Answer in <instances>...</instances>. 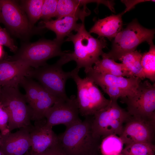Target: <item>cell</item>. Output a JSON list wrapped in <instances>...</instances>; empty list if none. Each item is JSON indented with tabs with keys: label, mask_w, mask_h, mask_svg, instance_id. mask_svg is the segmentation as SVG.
I'll return each mask as SVG.
<instances>
[{
	"label": "cell",
	"mask_w": 155,
	"mask_h": 155,
	"mask_svg": "<svg viewBox=\"0 0 155 155\" xmlns=\"http://www.w3.org/2000/svg\"><path fill=\"white\" fill-rule=\"evenodd\" d=\"M84 22L81 23L76 34L71 33L65 41H71L74 46L73 52H67L65 54L68 62L75 61L77 64L75 68L79 70L84 68L86 74L100 59L107 43L104 37L96 38L92 36L86 30Z\"/></svg>",
	"instance_id": "1"
},
{
	"label": "cell",
	"mask_w": 155,
	"mask_h": 155,
	"mask_svg": "<svg viewBox=\"0 0 155 155\" xmlns=\"http://www.w3.org/2000/svg\"><path fill=\"white\" fill-rule=\"evenodd\" d=\"M92 121L86 117L58 136V143L68 155H86L100 149V140L92 135Z\"/></svg>",
	"instance_id": "2"
},
{
	"label": "cell",
	"mask_w": 155,
	"mask_h": 155,
	"mask_svg": "<svg viewBox=\"0 0 155 155\" xmlns=\"http://www.w3.org/2000/svg\"><path fill=\"white\" fill-rule=\"evenodd\" d=\"M117 99H110L109 104L94 115L91 127L95 138L101 140L111 135H121L124 124L131 116L119 105Z\"/></svg>",
	"instance_id": "3"
},
{
	"label": "cell",
	"mask_w": 155,
	"mask_h": 155,
	"mask_svg": "<svg viewBox=\"0 0 155 155\" xmlns=\"http://www.w3.org/2000/svg\"><path fill=\"white\" fill-rule=\"evenodd\" d=\"M155 30L144 28L136 19L133 20L114 38L111 50L105 55L115 61L119 60L126 54L135 50L141 43L153 42Z\"/></svg>",
	"instance_id": "4"
},
{
	"label": "cell",
	"mask_w": 155,
	"mask_h": 155,
	"mask_svg": "<svg viewBox=\"0 0 155 155\" xmlns=\"http://www.w3.org/2000/svg\"><path fill=\"white\" fill-rule=\"evenodd\" d=\"M62 43L55 40L42 39L35 42L22 45L15 54L11 56H5L9 61H23L31 67L36 68L46 65V61L57 56L61 57L67 51L61 49Z\"/></svg>",
	"instance_id": "5"
},
{
	"label": "cell",
	"mask_w": 155,
	"mask_h": 155,
	"mask_svg": "<svg viewBox=\"0 0 155 155\" xmlns=\"http://www.w3.org/2000/svg\"><path fill=\"white\" fill-rule=\"evenodd\" d=\"M0 101L6 109L9 117L10 132L16 129L31 126L32 111L24 95L18 87H1Z\"/></svg>",
	"instance_id": "6"
},
{
	"label": "cell",
	"mask_w": 155,
	"mask_h": 155,
	"mask_svg": "<svg viewBox=\"0 0 155 155\" xmlns=\"http://www.w3.org/2000/svg\"><path fill=\"white\" fill-rule=\"evenodd\" d=\"M79 70L75 68L71 71V78L77 87L76 97L79 114L86 117L94 115L107 106L110 100L106 98L96 84L87 76L81 78Z\"/></svg>",
	"instance_id": "7"
},
{
	"label": "cell",
	"mask_w": 155,
	"mask_h": 155,
	"mask_svg": "<svg viewBox=\"0 0 155 155\" xmlns=\"http://www.w3.org/2000/svg\"><path fill=\"white\" fill-rule=\"evenodd\" d=\"M65 64L61 58L52 65L47 64L32 69L26 77L38 81L39 84L49 93L59 98L67 97L65 90L67 80L71 78V72H66L62 69Z\"/></svg>",
	"instance_id": "8"
},
{
	"label": "cell",
	"mask_w": 155,
	"mask_h": 155,
	"mask_svg": "<svg viewBox=\"0 0 155 155\" xmlns=\"http://www.w3.org/2000/svg\"><path fill=\"white\" fill-rule=\"evenodd\" d=\"M121 102L127 105L131 116L155 123V84L148 80L140 83L136 93L121 98Z\"/></svg>",
	"instance_id": "9"
},
{
	"label": "cell",
	"mask_w": 155,
	"mask_h": 155,
	"mask_svg": "<svg viewBox=\"0 0 155 155\" xmlns=\"http://www.w3.org/2000/svg\"><path fill=\"white\" fill-rule=\"evenodd\" d=\"M0 22L20 37L27 36L32 29L24 11L14 0H0Z\"/></svg>",
	"instance_id": "10"
},
{
	"label": "cell",
	"mask_w": 155,
	"mask_h": 155,
	"mask_svg": "<svg viewBox=\"0 0 155 155\" xmlns=\"http://www.w3.org/2000/svg\"><path fill=\"white\" fill-rule=\"evenodd\" d=\"M79 114L75 95H72L69 98H59L46 112V124L52 127L63 124L67 127L82 121Z\"/></svg>",
	"instance_id": "11"
},
{
	"label": "cell",
	"mask_w": 155,
	"mask_h": 155,
	"mask_svg": "<svg viewBox=\"0 0 155 155\" xmlns=\"http://www.w3.org/2000/svg\"><path fill=\"white\" fill-rule=\"evenodd\" d=\"M155 131V123L131 116L119 137L126 145L137 143H153Z\"/></svg>",
	"instance_id": "12"
},
{
	"label": "cell",
	"mask_w": 155,
	"mask_h": 155,
	"mask_svg": "<svg viewBox=\"0 0 155 155\" xmlns=\"http://www.w3.org/2000/svg\"><path fill=\"white\" fill-rule=\"evenodd\" d=\"M46 119L35 121L29 128L31 154L42 152L58 142V137L52 127L46 124Z\"/></svg>",
	"instance_id": "13"
},
{
	"label": "cell",
	"mask_w": 155,
	"mask_h": 155,
	"mask_svg": "<svg viewBox=\"0 0 155 155\" xmlns=\"http://www.w3.org/2000/svg\"><path fill=\"white\" fill-rule=\"evenodd\" d=\"M30 127L20 128L13 133L1 134L0 151L4 155H24L31 147Z\"/></svg>",
	"instance_id": "14"
},
{
	"label": "cell",
	"mask_w": 155,
	"mask_h": 155,
	"mask_svg": "<svg viewBox=\"0 0 155 155\" xmlns=\"http://www.w3.org/2000/svg\"><path fill=\"white\" fill-rule=\"evenodd\" d=\"M86 75V76L100 87L110 86L119 88L127 92L129 95L128 97L136 93L142 80L136 77L125 78L123 76L100 73L94 71L92 68Z\"/></svg>",
	"instance_id": "15"
},
{
	"label": "cell",
	"mask_w": 155,
	"mask_h": 155,
	"mask_svg": "<svg viewBox=\"0 0 155 155\" xmlns=\"http://www.w3.org/2000/svg\"><path fill=\"white\" fill-rule=\"evenodd\" d=\"M31 69L23 61H9L5 56L0 61V86L18 87L21 80Z\"/></svg>",
	"instance_id": "16"
},
{
	"label": "cell",
	"mask_w": 155,
	"mask_h": 155,
	"mask_svg": "<svg viewBox=\"0 0 155 155\" xmlns=\"http://www.w3.org/2000/svg\"><path fill=\"white\" fill-rule=\"evenodd\" d=\"M79 19L75 17L67 16L56 20L42 21L40 22V28H46L56 34L55 40L62 43L64 38L68 36L73 31H77L81 23L78 24Z\"/></svg>",
	"instance_id": "17"
},
{
	"label": "cell",
	"mask_w": 155,
	"mask_h": 155,
	"mask_svg": "<svg viewBox=\"0 0 155 155\" xmlns=\"http://www.w3.org/2000/svg\"><path fill=\"white\" fill-rule=\"evenodd\" d=\"M123 14L122 12L117 15L112 14L98 20L90 30L89 33L97 34L98 38L105 37L111 40L122 30V16Z\"/></svg>",
	"instance_id": "18"
},
{
	"label": "cell",
	"mask_w": 155,
	"mask_h": 155,
	"mask_svg": "<svg viewBox=\"0 0 155 155\" xmlns=\"http://www.w3.org/2000/svg\"><path fill=\"white\" fill-rule=\"evenodd\" d=\"M81 6L79 0H59L55 17L58 19L67 16H75L84 22L85 17L90 12L87 11L86 6L83 9L80 8Z\"/></svg>",
	"instance_id": "19"
},
{
	"label": "cell",
	"mask_w": 155,
	"mask_h": 155,
	"mask_svg": "<svg viewBox=\"0 0 155 155\" xmlns=\"http://www.w3.org/2000/svg\"><path fill=\"white\" fill-rule=\"evenodd\" d=\"M101 56L102 59H100L92 67L94 71L101 74L131 78L122 63H117L114 60L109 58L104 53Z\"/></svg>",
	"instance_id": "20"
},
{
	"label": "cell",
	"mask_w": 155,
	"mask_h": 155,
	"mask_svg": "<svg viewBox=\"0 0 155 155\" xmlns=\"http://www.w3.org/2000/svg\"><path fill=\"white\" fill-rule=\"evenodd\" d=\"M52 94L43 87L39 96L32 109L31 120L35 121L45 119L47 111L59 98Z\"/></svg>",
	"instance_id": "21"
},
{
	"label": "cell",
	"mask_w": 155,
	"mask_h": 155,
	"mask_svg": "<svg viewBox=\"0 0 155 155\" xmlns=\"http://www.w3.org/2000/svg\"><path fill=\"white\" fill-rule=\"evenodd\" d=\"M143 55L135 50L126 54L119 60L131 77H137L142 80L145 78L141 65Z\"/></svg>",
	"instance_id": "22"
},
{
	"label": "cell",
	"mask_w": 155,
	"mask_h": 155,
	"mask_svg": "<svg viewBox=\"0 0 155 155\" xmlns=\"http://www.w3.org/2000/svg\"><path fill=\"white\" fill-rule=\"evenodd\" d=\"M19 84L25 90L24 96L32 111L39 96L42 86L32 79L26 77L22 79Z\"/></svg>",
	"instance_id": "23"
},
{
	"label": "cell",
	"mask_w": 155,
	"mask_h": 155,
	"mask_svg": "<svg viewBox=\"0 0 155 155\" xmlns=\"http://www.w3.org/2000/svg\"><path fill=\"white\" fill-rule=\"evenodd\" d=\"M44 0L21 1V7L26 13L30 27L40 18Z\"/></svg>",
	"instance_id": "24"
},
{
	"label": "cell",
	"mask_w": 155,
	"mask_h": 155,
	"mask_svg": "<svg viewBox=\"0 0 155 155\" xmlns=\"http://www.w3.org/2000/svg\"><path fill=\"white\" fill-rule=\"evenodd\" d=\"M123 144L119 137L110 135L102 139L100 145V151L102 155H119L123 149Z\"/></svg>",
	"instance_id": "25"
},
{
	"label": "cell",
	"mask_w": 155,
	"mask_h": 155,
	"mask_svg": "<svg viewBox=\"0 0 155 155\" xmlns=\"http://www.w3.org/2000/svg\"><path fill=\"white\" fill-rule=\"evenodd\" d=\"M149 51L143 53L141 65L145 78L152 82L155 81V46L153 42L149 44Z\"/></svg>",
	"instance_id": "26"
},
{
	"label": "cell",
	"mask_w": 155,
	"mask_h": 155,
	"mask_svg": "<svg viewBox=\"0 0 155 155\" xmlns=\"http://www.w3.org/2000/svg\"><path fill=\"white\" fill-rule=\"evenodd\" d=\"M123 155H155V146L152 143H137L126 145Z\"/></svg>",
	"instance_id": "27"
},
{
	"label": "cell",
	"mask_w": 155,
	"mask_h": 155,
	"mask_svg": "<svg viewBox=\"0 0 155 155\" xmlns=\"http://www.w3.org/2000/svg\"><path fill=\"white\" fill-rule=\"evenodd\" d=\"M58 0H45L42 6L40 18L43 21L50 20L55 17Z\"/></svg>",
	"instance_id": "28"
},
{
	"label": "cell",
	"mask_w": 155,
	"mask_h": 155,
	"mask_svg": "<svg viewBox=\"0 0 155 155\" xmlns=\"http://www.w3.org/2000/svg\"><path fill=\"white\" fill-rule=\"evenodd\" d=\"M0 44L8 48L10 51L16 53L17 48L13 39L10 37L6 30L0 26Z\"/></svg>",
	"instance_id": "29"
},
{
	"label": "cell",
	"mask_w": 155,
	"mask_h": 155,
	"mask_svg": "<svg viewBox=\"0 0 155 155\" xmlns=\"http://www.w3.org/2000/svg\"><path fill=\"white\" fill-rule=\"evenodd\" d=\"M9 117L7 111L0 101V131L1 135L9 132L8 127Z\"/></svg>",
	"instance_id": "30"
},
{
	"label": "cell",
	"mask_w": 155,
	"mask_h": 155,
	"mask_svg": "<svg viewBox=\"0 0 155 155\" xmlns=\"http://www.w3.org/2000/svg\"><path fill=\"white\" fill-rule=\"evenodd\" d=\"M104 92L107 94L110 99L123 98L129 96V94L123 90L117 87L103 86L101 87Z\"/></svg>",
	"instance_id": "31"
},
{
	"label": "cell",
	"mask_w": 155,
	"mask_h": 155,
	"mask_svg": "<svg viewBox=\"0 0 155 155\" xmlns=\"http://www.w3.org/2000/svg\"><path fill=\"white\" fill-rule=\"evenodd\" d=\"M30 155H68L63 149L58 142L57 144L42 152L38 154L30 153Z\"/></svg>",
	"instance_id": "32"
},
{
	"label": "cell",
	"mask_w": 155,
	"mask_h": 155,
	"mask_svg": "<svg viewBox=\"0 0 155 155\" xmlns=\"http://www.w3.org/2000/svg\"><path fill=\"white\" fill-rule=\"evenodd\" d=\"M5 57L4 51L2 45L0 44V61Z\"/></svg>",
	"instance_id": "33"
},
{
	"label": "cell",
	"mask_w": 155,
	"mask_h": 155,
	"mask_svg": "<svg viewBox=\"0 0 155 155\" xmlns=\"http://www.w3.org/2000/svg\"><path fill=\"white\" fill-rule=\"evenodd\" d=\"M86 155H102L100 151V149L92 152Z\"/></svg>",
	"instance_id": "34"
},
{
	"label": "cell",
	"mask_w": 155,
	"mask_h": 155,
	"mask_svg": "<svg viewBox=\"0 0 155 155\" xmlns=\"http://www.w3.org/2000/svg\"><path fill=\"white\" fill-rule=\"evenodd\" d=\"M24 155H30V152L29 151Z\"/></svg>",
	"instance_id": "35"
},
{
	"label": "cell",
	"mask_w": 155,
	"mask_h": 155,
	"mask_svg": "<svg viewBox=\"0 0 155 155\" xmlns=\"http://www.w3.org/2000/svg\"><path fill=\"white\" fill-rule=\"evenodd\" d=\"M0 155H4L0 151Z\"/></svg>",
	"instance_id": "36"
},
{
	"label": "cell",
	"mask_w": 155,
	"mask_h": 155,
	"mask_svg": "<svg viewBox=\"0 0 155 155\" xmlns=\"http://www.w3.org/2000/svg\"><path fill=\"white\" fill-rule=\"evenodd\" d=\"M1 134H0V145L1 143Z\"/></svg>",
	"instance_id": "37"
},
{
	"label": "cell",
	"mask_w": 155,
	"mask_h": 155,
	"mask_svg": "<svg viewBox=\"0 0 155 155\" xmlns=\"http://www.w3.org/2000/svg\"><path fill=\"white\" fill-rule=\"evenodd\" d=\"M1 87L0 86V94L1 92Z\"/></svg>",
	"instance_id": "38"
},
{
	"label": "cell",
	"mask_w": 155,
	"mask_h": 155,
	"mask_svg": "<svg viewBox=\"0 0 155 155\" xmlns=\"http://www.w3.org/2000/svg\"><path fill=\"white\" fill-rule=\"evenodd\" d=\"M119 155H123V154H119Z\"/></svg>",
	"instance_id": "39"
}]
</instances>
